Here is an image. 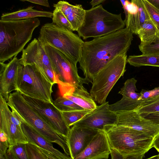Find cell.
<instances>
[{
    "instance_id": "1",
    "label": "cell",
    "mask_w": 159,
    "mask_h": 159,
    "mask_svg": "<svg viewBox=\"0 0 159 159\" xmlns=\"http://www.w3.org/2000/svg\"><path fill=\"white\" fill-rule=\"evenodd\" d=\"M133 34L126 27L84 42L80 68L85 79L92 83L94 76L117 56L127 54Z\"/></svg>"
},
{
    "instance_id": "2",
    "label": "cell",
    "mask_w": 159,
    "mask_h": 159,
    "mask_svg": "<svg viewBox=\"0 0 159 159\" xmlns=\"http://www.w3.org/2000/svg\"><path fill=\"white\" fill-rule=\"evenodd\" d=\"M40 24L38 18L17 20H0V62L4 63L22 51Z\"/></svg>"
},
{
    "instance_id": "3",
    "label": "cell",
    "mask_w": 159,
    "mask_h": 159,
    "mask_svg": "<svg viewBox=\"0 0 159 159\" xmlns=\"http://www.w3.org/2000/svg\"><path fill=\"white\" fill-rule=\"evenodd\" d=\"M111 149L124 155H145L152 148L153 138L142 132L116 125H105Z\"/></svg>"
},
{
    "instance_id": "4",
    "label": "cell",
    "mask_w": 159,
    "mask_h": 159,
    "mask_svg": "<svg viewBox=\"0 0 159 159\" xmlns=\"http://www.w3.org/2000/svg\"><path fill=\"white\" fill-rule=\"evenodd\" d=\"M7 104L24 121L50 143L58 144L67 155L70 154L67 138L56 131L43 120L25 101L22 94L16 91L11 93Z\"/></svg>"
},
{
    "instance_id": "5",
    "label": "cell",
    "mask_w": 159,
    "mask_h": 159,
    "mask_svg": "<svg viewBox=\"0 0 159 159\" xmlns=\"http://www.w3.org/2000/svg\"><path fill=\"white\" fill-rule=\"evenodd\" d=\"M38 39L57 50L77 65L82 56L84 42L72 31L47 23L40 29Z\"/></svg>"
},
{
    "instance_id": "6",
    "label": "cell",
    "mask_w": 159,
    "mask_h": 159,
    "mask_svg": "<svg viewBox=\"0 0 159 159\" xmlns=\"http://www.w3.org/2000/svg\"><path fill=\"white\" fill-rule=\"evenodd\" d=\"M121 14H114L100 4L86 10L83 23L77 32L84 39L106 35L124 29L125 26Z\"/></svg>"
},
{
    "instance_id": "7",
    "label": "cell",
    "mask_w": 159,
    "mask_h": 159,
    "mask_svg": "<svg viewBox=\"0 0 159 159\" xmlns=\"http://www.w3.org/2000/svg\"><path fill=\"white\" fill-rule=\"evenodd\" d=\"M16 85V91L22 94L53 103V84L35 65H21L17 74Z\"/></svg>"
},
{
    "instance_id": "8",
    "label": "cell",
    "mask_w": 159,
    "mask_h": 159,
    "mask_svg": "<svg viewBox=\"0 0 159 159\" xmlns=\"http://www.w3.org/2000/svg\"><path fill=\"white\" fill-rule=\"evenodd\" d=\"M127 58L126 54L117 56L93 77L90 93L99 104L106 102L110 92L119 78L124 75Z\"/></svg>"
},
{
    "instance_id": "9",
    "label": "cell",
    "mask_w": 159,
    "mask_h": 159,
    "mask_svg": "<svg viewBox=\"0 0 159 159\" xmlns=\"http://www.w3.org/2000/svg\"><path fill=\"white\" fill-rule=\"evenodd\" d=\"M43 45L55 73L59 92L69 87L88 84L84 78L79 75L76 64L53 47Z\"/></svg>"
},
{
    "instance_id": "10",
    "label": "cell",
    "mask_w": 159,
    "mask_h": 159,
    "mask_svg": "<svg viewBox=\"0 0 159 159\" xmlns=\"http://www.w3.org/2000/svg\"><path fill=\"white\" fill-rule=\"evenodd\" d=\"M22 95L27 103L43 120L58 133L67 137L70 127L65 121L62 112L53 103Z\"/></svg>"
},
{
    "instance_id": "11",
    "label": "cell",
    "mask_w": 159,
    "mask_h": 159,
    "mask_svg": "<svg viewBox=\"0 0 159 159\" xmlns=\"http://www.w3.org/2000/svg\"><path fill=\"white\" fill-rule=\"evenodd\" d=\"M108 102H106L97 106L73 125L99 130H104L105 125H116L117 115L109 109Z\"/></svg>"
},
{
    "instance_id": "12",
    "label": "cell",
    "mask_w": 159,
    "mask_h": 159,
    "mask_svg": "<svg viewBox=\"0 0 159 159\" xmlns=\"http://www.w3.org/2000/svg\"><path fill=\"white\" fill-rule=\"evenodd\" d=\"M116 125L131 128L145 133L153 138L159 133V125L142 116L135 111L116 113Z\"/></svg>"
},
{
    "instance_id": "13",
    "label": "cell",
    "mask_w": 159,
    "mask_h": 159,
    "mask_svg": "<svg viewBox=\"0 0 159 159\" xmlns=\"http://www.w3.org/2000/svg\"><path fill=\"white\" fill-rule=\"evenodd\" d=\"M125 15L126 28L133 34L137 33L144 22L150 18L145 7L143 0H120Z\"/></svg>"
},
{
    "instance_id": "14",
    "label": "cell",
    "mask_w": 159,
    "mask_h": 159,
    "mask_svg": "<svg viewBox=\"0 0 159 159\" xmlns=\"http://www.w3.org/2000/svg\"><path fill=\"white\" fill-rule=\"evenodd\" d=\"M10 110L7 102L0 95V130L7 136L9 146L28 143L21 126L16 125L11 121L9 114Z\"/></svg>"
},
{
    "instance_id": "15",
    "label": "cell",
    "mask_w": 159,
    "mask_h": 159,
    "mask_svg": "<svg viewBox=\"0 0 159 159\" xmlns=\"http://www.w3.org/2000/svg\"><path fill=\"white\" fill-rule=\"evenodd\" d=\"M98 131L75 125L70 128L67 140L72 159L86 148Z\"/></svg>"
},
{
    "instance_id": "16",
    "label": "cell",
    "mask_w": 159,
    "mask_h": 159,
    "mask_svg": "<svg viewBox=\"0 0 159 159\" xmlns=\"http://www.w3.org/2000/svg\"><path fill=\"white\" fill-rule=\"evenodd\" d=\"M0 95L7 102L11 92L16 91V77L21 64L15 56L8 63L0 62Z\"/></svg>"
},
{
    "instance_id": "17",
    "label": "cell",
    "mask_w": 159,
    "mask_h": 159,
    "mask_svg": "<svg viewBox=\"0 0 159 159\" xmlns=\"http://www.w3.org/2000/svg\"><path fill=\"white\" fill-rule=\"evenodd\" d=\"M111 148L106 133L99 130L92 141L74 159H107Z\"/></svg>"
},
{
    "instance_id": "18",
    "label": "cell",
    "mask_w": 159,
    "mask_h": 159,
    "mask_svg": "<svg viewBox=\"0 0 159 159\" xmlns=\"http://www.w3.org/2000/svg\"><path fill=\"white\" fill-rule=\"evenodd\" d=\"M22 52L20 60L23 66L34 65L37 67L45 66L53 70L43 46L38 39L34 38Z\"/></svg>"
},
{
    "instance_id": "19",
    "label": "cell",
    "mask_w": 159,
    "mask_h": 159,
    "mask_svg": "<svg viewBox=\"0 0 159 159\" xmlns=\"http://www.w3.org/2000/svg\"><path fill=\"white\" fill-rule=\"evenodd\" d=\"M60 93L61 95L72 101L84 109L91 111L97 106L90 93L83 85L69 87Z\"/></svg>"
},
{
    "instance_id": "20",
    "label": "cell",
    "mask_w": 159,
    "mask_h": 159,
    "mask_svg": "<svg viewBox=\"0 0 159 159\" xmlns=\"http://www.w3.org/2000/svg\"><path fill=\"white\" fill-rule=\"evenodd\" d=\"M21 126L24 134L28 139V143L49 152L62 159L72 158L70 156L54 148L51 143L25 122L22 121Z\"/></svg>"
},
{
    "instance_id": "21",
    "label": "cell",
    "mask_w": 159,
    "mask_h": 159,
    "mask_svg": "<svg viewBox=\"0 0 159 159\" xmlns=\"http://www.w3.org/2000/svg\"><path fill=\"white\" fill-rule=\"evenodd\" d=\"M53 7L64 14L71 25L73 31H77L83 23L85 14L86 10L82 5H73L67 1H60L54 4Z\"/></svg>"
},
{
    "instance_id": "22",
    "label": "cell",
    "mask_w": 159,
    "mask_h": 159,
    "mask_svg": "<svg viewBox=\"0 0 159 159\" xmlns=\"http://www.w3.org/2000/svg\"><path fill=\"white\" fill-rule=\"evenodd\" d=\"M34 6H30L26 8L15 11L3 14L1 20H17L44 17L52 18L53 13L51 12L39 11L33 9Z\"/></svg>"
},
{
    "instance_id": "23",
    "label": "cell",
    "mask_w": 159,
    "mask_h": 159,
    "mask_svg": "<svg viewBox=\"0 0 159 159\" xmlns=\"http://www.w3.org/2000/svg\"><path fill=\"white\" fill-rule=\"evenodd\" d=\"M159 30L152 20L145 21L138 30L137 35L140 39L141 44L148 43L155 39Z\"/></svg>"
},
{
    "instance_id": "24",
    "label": "cell",
    "mask_w": 159,
    "mask_h": 159,
    "mask_svg": "<svg viewBox=\"0 0 159 159\" xmlns=\"http://www.w3.org/2000/svg\"><path fill=\"white\" fill-rule=\"evenodd\" d=\"M127 62L135 67L151 66L159 67V55H144L129 56L127 58Z\"/></svg>"
},
{
    "instance_id": "25",
    "label": "cell",
    "mask_w": 159,
    "mask_h": 159,
    "mask_svg": "<svg viewBox=\"0 0 159 159\" xmlns=\"http://www.w3.org/2000/svg\"><path fill=\"white\" fill-rule=\"evenodd\" d=\"M137 82V80L134 78L128 79L118 93L122 95V97L133 100H137L140 96V94L135 92L137 91L136 86Z\"/></svg>"
},
{
    "instance_id": "26",
    "label": "cell",
    "mask_w": 159,
    "mask_h": 159,
    "mask_svg": "<svg viewBox=\"0 0 159 159\" xmlns=\"http://www.w3.org/2000/svg\"><path fill=\"white\" fill-rule=\"evenodd\" d=\"M135 111L141 116L159 112V96L141 101Z\"/></svg>"
},
{
    "instance_id": "27",
    "label": "cell",
    "mask_w": 159,
    "mask_h": 159,
    "mask_svg": "<svg viewBox=\"0 0 159 159\" xmlns=\"http://www.w3.org/2000/svg\"><path fill=\"white\" fill-rule=\"evenodd\" d=\"M53 104L61 112L84 109L72 101L61 95L53 101Z\"/></svg>"
},
{
    "instance_id": "28",
    "label": "cell",
    "mask_w": 159,
    "mask_h": 159,
    "mask_svg": "<svg viewBox=\"0 0 159 159\" xmlns=\"http://www.w3.org/2000/svg\"><path fill=\"white\" fill-rule=\"evenodd\" d=\"M90 111L84 109L61 112L65 121L66 125L70 127L80 120Z\"/></svg>"
},
{
    "instance_id": "29",
    "label": "cell",
    "mask_w": 159,
    "mask_h": 159,
    "mask_svg": "<svg viewBox=\"0 0 159 159\" xmlns=\"http://www.w3.org/2000/svg\"><path fill=\"white\" fill-rule=\"evenodd\" d=\"M52 13V18L53 24L60 28L73 31L70 22L60 10L55 8Z\"/></svg>"
},
{
    "instance_id": "30",
    "label": "cell",
    "mask_w": 159,
    "mask_h": 159,
    "mask_svg": "<svg viewBox=\"0 0 159 159\" xmlns=\"http://www.w3.org/2000/svg\"><path fill=\"white\" fill-rule=\"evenodd\" d=\"M140 50L144 55H159V38L157 36L152 41L145 44L140 43Z\"/></svg>"
},
{
    "instance_id": "31",
    "label": "cell",
    "mask_w": 159,
    "mask_h": 159,
    "mask_svg": "<svg viewBox=\"0 0 159 159\" xmlns=\"http://www.w3.org/2000/svg\"><path fill=\"white\" fill-rule=\"evenodd\" d=\"M143 1L150 19L159 30V10L148 0H143Z\"/></svg>"
},
{
    "instance_id": "32",
    "label": "cell",
    "mask_w": 159,
    "mask_h": 159,
    "mask_svg": "<svg viewBox=\"0 0 159 159\" xmlns=\"http://www.w3.org/2000/svg\"><path fill=\"white\" fill-rule=\"evenodd\" d=\"M26 153L29 159H48L37 146L28 143L25 144Z\"/></svg>"
},
{
    "instance_id": "33",
    "label": "cell",
    "mask_w": 159,
    "mask_h": 159,
    "mask_svg": "<svg viewBox=\"0 0 159 159\" xmlns=\"http://www.w3.org/2000/svg\"><path fill=\"white\" fill-rule=\"evenodd\" d=\"M25 143H17L8 148L11 150L16 159H29L26 153Z\"/></svg>"
},
{
    "instance_id": "34",
    "label": "cell",
    "mask_w": 159,
    "mask_h": 159,
    "mask_svg": "<svg viewBox=\"0 0 159 159\" xmlns=\"http://www.w3.org/2000/svg\"><path fill=\"white\" fill-rule=\"evenodd\" d=\"M140 96L138 100L141 102L159 96V87L150 90L143 89L140 92Z\"/></svg>"
},
{
    "instance_id": "35",
    "label": "cell",
    "mask_w": 159,
    "mask_h": 159,
    "mask_svg": "<svg viewBox=\"0 0 159 159\" xmlns=\"http://www.w3.org/2000/svg\"><path fill=\"white\" fill-rule=\"evenodd\" d=\"M36 67L50 83L53 85L57 84L55 74L52 70L45 66Z\"/></svg>"
},
{
    "instance_id": "36",
    "label": "cell",
    "mask_w": 159,
    "mask_h": 159,
    "mask_svg": "<svg viewBox=\"0 0 159 159\" xmlns=\"http://www.w3.org/2000/svg\"><path fill=\"white\" fill-rule=\"evenodd\" d=\"M111 159H143L144 155H124L119 152L111 149Z\"/></svg>"
},
{
    "instance_id": "37",
    "label": "cell",
    "mask_w": 159,
    "mask_h": 159,
    "mask_svg": "<svg viewBox=\"0 0 159 159\" xmlns=\"http://www.w3.org/2000/svg\"><path fill=\"white\" fill-rule=\"evenodd\" d=\"M9 147L7 136L3 131L0 130V153L5 155Z\"/></svg>"
},
{
    "instance_id": "38",
    "label": "cell",
    "mask_w": 159,
    "mask_h": 159,
    "mask_svg": "<svg viewBox=\"0 0 159 159\" xmlns=\"http://www.w3.org/2000/svg\"><path fill=\"white\" fill-rule=\"evenodd\" d=\"M141 116L159 125V112L151 113Z\"/></svg>"
},
{
    "instance_id": "39",
    "label": "cell",
    "mask_w": 159,
    "mask_h": 159,
    "mask_svg": "<svg viewBox=\"0 0 159 159\" xmlns=\"http://www.w3.org/2000/svg\"><path fill=\"white\" fill-rule=\"evenodd\" d=\"M22 2H30L50 7L48 2L47 0H20Z\"/></svg>"
},
{
    "instance_id": "40",
    "label": "cell",
    "mask_w": 159,
    "mask_h": 159,
    "mask_svg": "<svg viewBox=\"0 0 159 159\" xmlns=\"http://www.w3.org/2000/svg\"><path fill=\"white\" fill-rule=\"evenodd\" d=\"M39 148H40L42 152L48 157L49 159H62L59 157L50 152H48L43 149H41L39 147Z\"/></svg>"
},
{
    "instance_id": "41",
    "label": "cell",
    "mask_w": 159,
    "mask_h": 159,
    "mask_svg": "<svg viewBox=\"0 0 159 159\" xmlns=\"http://www.w3.org/2000/svg\"><path fill=\"white\" fill-rule=\"evenodd\" d=\"M152 147L154 148L158 152L159 151V133L153 138Z\"/></svg>"
},
{
    "instance_id": "42",
    "label": "cell",
    "mask_w": 159,
    "mask_h": 159,
    "mask_svg": "<svg viewBox=\"0 0 159 159\" xmlns=\"http://www.w3.org/2000/svg\"><path fill=\"white\" fill-rule=\"evenodd\" d=\"M5 156L6 159H16L11 150L9 148L7 150Z\"/></svg>"
},
{
    "instance_id": "43",
    "label": "cell",
    "mask_w": 159,
    "mask_h": 159,
    "mask_svg": "<svg viewBox=\"0 0 159 159\" xmlns=\"http://www.w3.org/2000/svg\"><path fill=\"white\" fill-rule=\"evenodd\" d=\"M105 1V0H93L90 2V3L92 6V7H93Z\"/></svg>"
},
{
    "instance_id": "44",
    "label": "cell",
    "mask_w": 159,
    "mask_h": 159,
    "mask_svg": "<svg viewBox=\"0 0 159 159\" xmlns=\"http://www.w3.org/2000/svg\"><path fill=\"white\" fill-rule=\"evenodd\" d=\"M159 10V0H148Z\"/></svg>"
},
{
    "instance_id": "45",
    "label": "cell",
    "mask_w": 159,
    "mask_h": 159,
    "mask_svg": "<svg viewBox=\"0 0 159 159\" xmlns=\"http://www.w3.org/2000/svg\"><path fill=\"white\" fill-rule=\"evenodd\" d=\"M146 159H158V155H156Z\"/></svg>"
},
{
    "instance_id": "46",
    "label": "cell",
    "mask_w": 159,
    "mask_h": 159,
    "mask_svg": "<svg viewBox=\"0 0 159 159\" xmlns=\"http://www.w3.org/2000/svg\"><path fill=\"white\" fill-rule=\"evenodd\" d=\"M0 159H6L5 155H3L0 153Z\"/></svg>"
},
{
    "instance_id": "47",
    "label": "cell",
    "mask_w": 159,
    "mask_h": 159,
    "mask_svg": "<svg viewBox=\"0 0 159 159\" xmlns=\"http://www.w3.org/2000/svg\"><path fill=\"white\" fill-rule=\"evenodd\" d=\"M157 37L159 38V32H158L157 34Z\"/></svg>"
},
{
    "instance_id": "48",
    "label": "cell",
    "mask_w": 159,
    "mask_h": 159,
    "mask_svg": "<svg viewBox=\"0 0 159 159\" xmlns=\"http://www.w3.org/2000/svg\"><path fill=\"white\" fill-rule=\"evenodd\" d=\"M158 152V159H159V151Z\"/></svg>"
},
{
    "instance_id": "49",
    "label": "cell",
    "mask_w": 159,
    "mask_h": 159,
    "mask_svg": "<svg viewBox=\"0 0 159 159\" xmlns=\"http://www.w3.org/2000/svg\"><path fill=\"white\" fill-rule=\"evenodd\" d=\"M48 159H49L48 158Z\"/></svg>"
}]
</instances>
